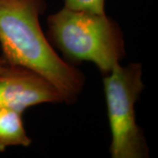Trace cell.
<instances>
[{
    "instance_id": "4",
    "label": "cell",
    "mask_w": 158,
    "mask_h": 158,
    "mask_svg": "<svg viewBox=\"0 0 158 158\" xmlns=\"http://www.w3.org/2000/svg\"><path fill=\"white\" fill-rule=\"evenodd\" d=\"M61 102L63 98L56 88L36 72L10 65L0 73V107L23 113L34 106Z\"/></svg>"
},
{
    "instance_id": "2",
    "label": "cell",
    "mask_w": 158,
    "mask_h": 158,
    "mask_svg": "<svg viewBox=\"0 0 158 158\" xmlns=\"http://www.w3.org/2000/svg\"><path fill=\"white\" fill-rule=\"evenodd\" d=\"M51 41L74 62H90L109 73L125 56L123 34L106 13L62 7L48 18Z\"/></svg>"
},
{
    "instance_id": "6",
    "label": "cell",
    "mask_w": 158,
    "mask_h": 158,
    "mask_svg": "<svg viewBox=\"0 0 158 158\" xmlns=\"http://www.w3.org/2000/svg\"><path fill=\"white\" fill-rule=\"evenodd\" d=\"M64 7L73 10L90 11L95 13H106V0H63Z\"/></svg>"
},
{
    "instance_id": "7",
    "label": "cell",
    "mask_w": 158,
    "mask_h": 158,
    "mask_svg": "<svg viewBox=\"0 0 158 158\" xmlns=\"http://www.w3.org/2000/svg\"><path fill=\"white\" fill-rule=\"evenodd\" d=\"M10 65L7 63L6 61V59L4 58V56H2V54H0V73L3 72L4 70H6V69L8 68Z\"/></svg>"
},
{
    "instance_id": "3",
    "label": "cell",
    "mask_w": 158,
    "mask_h": 158,
    "mask_svg": "<svg viewBox=\"0 0 158 158\" xmlns=\"http://www.w3.org/2000/svg\"><path fill=\"white\" fill-rule=\"evenodd\" d=\"M103 83L112 136V157H147V142L136 123L135 110L144 88L141 64L121 66L119 63L105 75Z\"/></svg>"
},
{
    "instance_id": "5",
    "label": "cell",
    "mask_w": 158,
    "mask_h": 158,
    "mask_svg": "<svg viewBox=\"0 0 158 158\" xmlns=\"http://www.w3.org/2000/svg\"><path fill=\"white\" fill-rule=\"evenodd\" d=\"M31 143L23 123L22 113L0 107V152L11 146L28 147Z\"/></svg>"
},
{
    "instance_id": "1",
    "label": "cell",
    "mask_w": 158,
    "mask_h": 158,
    "mask_svg": "<svg viewBox=\"0 0 158 158\" xmlns=\"http://www.w3.org/2000/svg\"><path fill=\"white\" fill-rule=\"evenodd\" d=\"M45 7V0H0L1 54L9 65L43 77L71 104L83 90L85 77L58 56L43 33L39 17Z\"/></svg>"
}]
</instances>
